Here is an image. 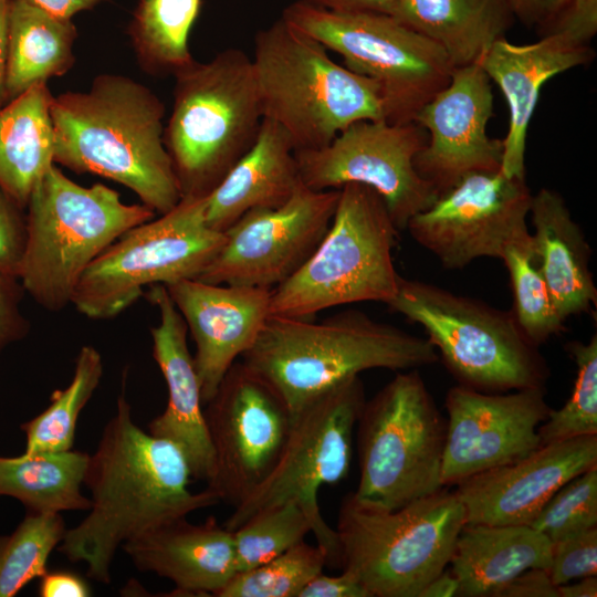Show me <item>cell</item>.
I'll return each instance as SVG.
<instances>
[{
	"label": "cell",
	"instance_id": "obj_1",
	"mask_svg": "<svg viewBox=\"0 0 597 597\" xmlns=\"http://www.w3.org/2000/svg\"><path fill=\"white\" fill-rule=\"evenodd\" d=\"M190 478L180 449L142 430L121 394L88 458L83 481L91 493L88 514L65 531L59 551L85 563L88 577L109 584L115 553L125 542L220 502L207 488L191 492Z\"/></svg>",
	"mask_w": 597,
	"mask_h": 597
},
{
	"label": "cell",
	"instance_id": "obj_2",
	"mask_svg": "<svg viewBox=\"0 0 597 597\" xmlns=\"http://www.w3.org/2000/svg\"><path fill=\"white\" fill-rule=\"evenodd\" d=\"M54 163L77 174L112 179L155 213L182 198L164 142L165 105L146 85L100 74L84 92L52 96Z\"/></svg>",
	"mask_w": 597,
	"mask_h": 597
},
{
	"label": "cell",
	"instance_id": "obj_3",
	"mask_svg": "<svg viewBox=\"0 0 597 597\" xmlns=\"http://www.w3.org/2000/svg\"><path fill=\"white\" fill-rule=\"evenodd\" d=\"M241 359L281 395L293 415L365 370L418 369L439 356L427 338L348 310L320 323L270 315Z\"/></svg>",
	"mask_w": 597,
	"mask_h": 597
},
{
	"label": "cell",
	"instance_id": "obj_4",
	"mask_svg": "<svg viewBox=\"0 0 597 597\" xmlns=\"http://www.w3.org/2000/svg\"><path fill=\"white\" fill-rule=\"evenodd\" d=\"M263 118L295 151L317 149L360 121H388L380 86L336 63L328 50L282 17L254 38L251 57Z\"/></svg>",
	"mask_w": 597,
	"mask_h": 597
},
{
	"label": "cell",
	"instance_id": "obj_5",
	"mask_svg": "<svg viewBox=\"0 0 597 597\" xmlns=\"http://www.w3.org/2000/svg\"><path fill=\"white\" fill-rule=\"evenodd\" d=\"M174 76L165 146L182 197H207L252 146L263 121L252 61L229 48Z\"/></svg>",
	"mask_w": 597,
	"mask_h": 597
},
{
	"label": "cell",
	"instance_id": "obj_6",
	"mask_svg": "<svg viewBox=\"0 0 597 597\" xmlns=\"http://www.w3.org/2000/svg\"><path fill=\"white\" fill-rule=\"evenodd\" d=\"M28 241L20 273L25 292L48 311L71 304L83 272L129 229L154 218L103 185L84 187L53 164L27 203Z\"/></svg>",
	"mask_w": 597,
	"mask_h": 597
},
{
	"label": "cell",
	"instance_id": "obj_7",
	"mask_svg": "<svg viewBox=\"0 0 597 597\" xmlns=\"http://www.w3.org/2000/svg\"><path fill=\"white\" fill-rule=\"evenodd\" d=\"M465 524L464 506L448 486L392 511L342 501L337 536L341 568L370 597H419L449 565Z\"/></svg>",
	"mask_w": 597,
	"mask_h": 597
},
{
	"label": "cell",
	"instance_id": "obj_8",
	"mask_svg": "<svg viewBox=\"0 0 597 597\" xmlns=\"http://www.w3.org/2000/svg\"><path fill=\"white\" fill-rule=\"evenodd\" d=\"M333 220L305 263L271 292L270 315L308 318L324 310L358 302L387 304L399 274L392 249L400 232L371 188H339Z\"/></svg>",
	"mask_w": 597,
	"mask_h": 597
},
{
	"label": "cell",
	"instance_id": "obj_9",
	"mask_svg": "<svg viewBox=\"0 0 597 597\" xmlns=\"http://www.w3.org/2000/svg\"><path fill=\"white\" fill-rule=\"evenodd\" d=\"M387 305L425 329L460 385L484 392L544 388L548 367L511 311L402 276Z\"/></svg>",
	"mask_w": 597,
	"mask_h": 597
},
{
	"label": "cell",
	"instance_id": "obj_10",
	"mask_svg": "<svg viewBox=\"0 0 597 597\" xmlns=\"http://www.w3.org/2000/svg\"><path fill=\"white\" fill-rule=\"evenodd\" d=\"M360 504L392 511L441 488L447 420L417 369L398 371L357 421Z\"/></svg>",
	"mask_w": 597,
	"mask_h": 597
},
{
	"label": "cell",
	"instance_id": "obj_11",
	"mask_svg": "<svg viewBox=\"0 0 597 597\" xmlns=\"http://www.w3.org/2000/svg\"><path fill=\"white\" fill-rule=\"evenodd\" d=\"M366 402L359 376L320 394L292 415L281 454L268 476L238 505L223 525L234 531L256 512L294 500L312 523L316 544L329 555V566L341 567L336 530L322 517L317 493L336 484L349 471L353 437Z\"/></svg>",
	"mask_w": 597,
	"mask_h": 597
},
{
	"label": "cell",
	"instance_id": "obj_12",
	"mask_svg": "<svg viewBox=\"0 0 597 597\" xmlns=\"http://www.w3.org/2000/svg\"><path fill=\"white\" fill-rule=\"evenodd\" d=\"M281 17L339 54L347 69L374 80L390 123L413 122L454 69L437 43L391 14L332 11L298 0Z\"/></svg>",
	"mask_w": 597,
	"mask_h": 597
},
{
	"label": "cell",
	"instance_id": "obj_13",
	"mask_svg": "<svg viewBox=\"0 0 597 597\" xmlns=\"http://www.w3.org/2000/svg\"><path fill=\"white\" fill-rule=\"evenodd\" d=\"M207 197L185 196L168 212L108 245L83 272L71 304L94 320L112 318L154 284L198 279L226 237L206 222Z\"/></svg>",
	"mask_w": 597,
	"mask_h": 597
},
{
	"label": "cell",
	"instance_id": "obj_14",
	"mask_svg": "<svg viewBox=\"0 0 597 597\" xmlns=\"http://www.w3.org/2000/svg\"><path fill=\"white\" fill-rule=\"evenodd\" d=\"M426 142V130L416 122L360 121L326 146L295 151V158L301 180L310 189H339L349 182L374 189L402 231L439 197L415 167Z\"/></svg>",
	"mask_w": 597,
	"mask_h": 597
},
{
	"label": "cell",
	"instance_id": "obj_15",
	"mask_svg": "<svg viewBox=\"0 0 597 597\" xmlns=\"http://www.w3.org/2000/svg\"><path fill=\"white\" fill-rule=\"evenodd\" d=\"M532 196L525 178H507L500 170L471 172L415 214L406 229L447 269L480 258L501 260L512 247L534 252L527 226Z\"/></svg>",
	"mask_w": 597,
	"mask_h": 597
},
{
	"label": "cell",
	"instance_id": "obj_16",
	"mask_svg": "<svg viewBox=\"0 0 597 597\" xmlns=\"http://www.w3.org/2000/svg\"><path fill=\"white\" fill-rule=\"evenodd\" d=\"M203 412L213 451L206 488L235 506L275 465L292 413L281 395L242 362L230 367Z\"/></svg>",
	"mask_w": 597,
	"mask_h": 597
},
{
	"label": "cell",
	"instance_id": "obj_17",
	"mask_svg": "<svg viewBox=\"0 0 597 597\" xmlns=\"http://www.w3.org/2000/svg\"><path fill=\"white\" fill-rule=\"evenodd\" d=\"M339 192L302 185L277 208L248 211L223 232L221 250L197 280L273 290L313 254L333 220Z\"/></svg>",
	"mask_w": 597,
	"mask_h": 597
},
{
	"label": "cell",
	"instance_id": "obj_18",
	"mask_svg": "<svg viewBox=\"0 0 597 597\" xmlns=\"http://www.w3.org/2000/svg\"><path fill=\"white\" fill-rule=\"evenodd\" d=\"M596 33L597 0H572L536 42L514 44L504 38L479 60L510 111L500 168L505 177L525 178L527 130L541 90L552 77L594 60Z\"/></svg>",
	"mask_w": 597,
	"mask_h": 597
},
{
	"label": "cell",
	"instance_id": "obj_19",
	"mask_svg": "<svg viewBox=\"0 0 597 597\" xmlns=\"http://www.w3.org/2000/svg\"><path fill=\"white\" fill-rule=\"evenodd\" d=\"M446 410L441 482L449 488L540 448L537 429L551 408L544 388L501 394L458 385L447 394Z\"/></svg>",
	"mask_w": 597,
	"mask_h": 597
},
{
	"label": "cell",
	"instance_id": "obj_20",
	"mask_svg": "<svg viewBox=\"0 0 597 597\" xmlns=\"http://www.w3.org/2000/svg\"><path fill=\"white\" fill-rule=\"evenodd\" d=\"M491 83L479 62L454 67L449 83L415 115L427 134L415 167L439 195L468 174L501 168L502 139L486 133L493 116Z\"/></svg>",
	"mask_w": 597,
	"mask_h": 597
},
{
	"label": "cell",
	"instance_id": "obj_21",
	"mask_svg": "<svg viewBox=\"0 0 597 597\" xmlns=\"http://www.w3.org/2000/svg\"><path fill=\"white\" fill-rule=\"evenodd\" d=\"M597 465V434L542 444L509 464L475 474L454 490L465 523L530 524L567 481Z\"/></svg>",
	"mask_w": 597,
	"mask_h": 597
},
{
	"label": "cell",
	"instance_id": "obj_22",
	"mask_svg": "<svg viewBox=\"0 0 597 597\" xmlns=\"http://www.w3.org/2000/svg\"><path fill=\"white\" fill-rule=\"evenodd\" d=\"M195 341L202 402L212 399L230 367L255 342L270 316V289L197 279L165 285Z\"/></svg>",
	"mask_w": 597,
	"mask_h": 597
},
{
	"label": "cell",
	"instance_id": "obj_23",
	"mask_svg": "<svg viewBox=\"0 0 597 597\" xmlns=\"http://www.w3.org/2000/svg\"><path fill=\"white\" fill-rule=\"evenodd\" d=\"M159 311L150 329L153 356L167 385L163 413L148 425L154 437L176 444L185 455L191 478L208 483L213 474V451L202 409L201 386L187 344V325L163 284L144 294Z\"/></svg>",
	"mask_w": 597,
	"mask_h": 597
},
{
	"label": "cell",
	"instance_id": "obj_24",
	"mask_svg": "<svg viewBox=\"0 0 597 597\" xmlns=\"http://www.w3.org/2000/svg\"><path fill=\"white\" fill-rule=\"evenodd\" d=\"M136 568L170 579L180 596H218L237 574L233 532L213 516L181 517L122 545Z\"/></svg>",
	"mask_w": 597,
	"mask_h": 597
},
{
	"label": "cell",
	"instance_id": "obj_25",
	"mask_svg": "<svg viewBox=\"0 0 597 597\" xmlns=\"http://www.w3.org/2000/svg\"><path fill=\"white\" fill-rule=\"evenodd\" d=\"M302 185L289 135L263 118L252 146L207 196L206 222L224 232L250 210L282 206Z\"/></svg>",
	"mask_w": 597,
	"mask_h": 597
},
{
	"label": "cell",
	"instance_id": "obj_26",
	"mask_svg": "<svg viewBox=\"0 0 597 597\" xmlns=\"http://www.w3.org/2000/svg\"><path fill=\"white\" fill-rule=\"evenodd\" d=\"M534 261L565 321L588 312L597 302V289L589 270L590 249L564 198L542 188L532 196L530 214Z\"/></svg>",
	"mask_w": 597,
	"mask_h": 597
},
{
	"label": "cell",
	"instance_id": "obj_27",
	"mask_svg": "<svg viewBox=\"0 0 597 597\" xmlns=\"http://www.w3.org/2000/svg\"><path fill=\"white\" fill-rule=\"evenodd\" d=\"M553 543L527 524H472L462 527L450 559L460 597H494L514 577L548 569Z\"/></svg>",
	"mask_w": 597,
	"mask_h": 597
},
{
	"label": "cell",
	"instance_id": "obj_28",
	"mask_svg": "<svg viewBox=\"0 0 597 597\" xmlns=\"http://www.w3.org/2000/svg\"><path fill=\"white\" fill-rule=\"evenodd\" d=\"M391 15L437 43L453 67L479 62L516 20L509 0H395Z\"/></svg>",
	"mask_w": 597,
	"mask_h": 597
},
{
	"label": "cell",
	"instance_id": "obj_29",
	"mask_svg": "<svg viewBox=\"0 0 597 597\" xmlns=\"http://www.w3.org/2000/svg\"><path fill=\"white\" fill-rule=\"evenodd\" d=\"M52 96L46 84H39L0 108V187L24 209L55 164Z\"/></svg>",
	"mask_w": 597,
	"mask_h": 597
},
{
	"label": "cell",
	"instance_id": "obj_30",
	"mask_svg": "<svg viewBox=\"0 0 597 597\" xmlns=\"http://www.w3.org/2000/svg\"><path fill=\"white\" fill-rule=\"evenodd\" d=\"M76 36L71 19L56 17L24 0H10L8 100L69 72L75 63Z\"/></svg>",
	"mask_w": 597,
	"mask_h": 597
},
{
	"label": "cell",
	"instance_id": "obj_31",
	"mask_svg": "<svg viewBox=\"0 0 597 597\" xmlns=\"http://www.w3.org/2000/svg\"><path fill=\"white\" fill-rule=\"evenodd\" d=\"M90 454L77 450L0 457V496L20 501L29 512L88 511L81 492Z\"/></svg>",
	"mask_w": 597,
	"mask_h": 597
},
{
	"label": "cell",
	"instance_id": "obj_32",
	"mask_svg": "<svg viewBox=\"0 0 597 597\" xmlns=\"http://www.w3.org/2000/svg\"><path fill=\"white\" fill-rule=\"evenodd\" d=\"M202 0H137L128 35L140 67L175 75L195 61L189 36Z\"/></svg>",
	"mask_w": 597,
	"mask_h": 597
},
{
	"label": "cell",
	"instance_id": "obj_33",
	"mask_svg": "<svg viewBox=\"0 0 597 597\" xmlns=\"http://www.w3.org/2000/svg\"><path fill=\"white\" fill-rule=\"evenodd\" d=\"M103 376L100 352L83 346L75 359L71 383L55 390L50 405L20 428L25 433L23 454L67 451L73 448L77 419Z\"/></svg>",
	"mask_w": 597,
	"mask_h": 597
},
{
	"label": "cell",
	"instance_id": "obj_34",
	"mask_svg": "<svg viewBox=\"0 0 597 597\" xmlns=\"http://www.w3.org/2000/svg\"><path fill=\"white\" fill-rule=\"evenodd\" d=\"M65 526L60 513L29 512L9 535L0 536V597H13L46 572Z\"/></svg>",
	"mask_w": 597,
	"mask_h": 597
},
{
	"label": "cell",
	"instance_id": "obj_35",
	"mask_svg": "<svg viewBox=\"0 0 597 597\" xmlns=\"http://www.w3.org/2000/svg\"><path fill=\"white\" fill-rule=\"evenodd\" d=\"M328 565L324 547L303 541L263 564L237 573L217 597H297Z\"/></svg>",
	"mask_w": 597,
	"mask_h": 597
},
{
	"label": "cell",
	"instance_id": "obj_36",
	"mask_svg": "<svg viewBox=\"0 0 597 597\" xmlns=\"http://www.w3.org/2000/svg\"><path fill=\"white\" fill-rule=\"evenodd\" d=\"M233 532L237 573L251 569L304 541L312 523L294 501L263 509Z\"/></svg>",
	"mask_w": 597,
	"mask_h": 597
},
{
	"label": "cell",
	"instance_id": "obj_37",
	"mask_svg": "<svg viewBox=\"0 0 597 597\" xmlns=\"http://www.w3.org/2000/svg\"><path fill=\"white\" fill-rule=\"evenodd\" d=\"M510 275L512 313L525 337L535 346L565 329L532 250L509 248L501 259Z\"/></svg>",
	"mask_w": 597,
	"mask_h": 597
},
{
	"label": "cell",
	"instance_id": "obj_38",
	"mask_svg": "<svg viewBox=\"0 0 597 597\" xmlns=\"http://www.w3.org/2000/svg\"><path fill=\"white\" fill-rule=\"evenodd\" d=\"M565 348L576 364V379L565 405L551 409L538 427L541 446L597 434V335L587 343L572 341Z\"/></svg>",
	"mask_w": 597,
	"mask_h": 597
},
{
	"label": "cell",
	"instance_id": "obj_39",
	"mask_svg": "<svg viewBox=\"0 0 597 597\" xmlns=\"http://www.w3.org/2000/svg\"><path fill=\"white\" fill-rule=\"evenodd\" d=\"M552 543L597 526V465L563 484L528 524Z\"/></svg>",
	"mask_w": 597,
	"mask_h": 597
},
{
	"label": "cell",
	"instance_id": "obj_40",
	"mask_svg": "<svg viewBox=\"0 0 597 597\" xmlns=\"http://www.w3.org/2000/svg\"><path fill=\"white\" fill-rule=\"evenodd\" d=\"M552 582L563 585L597 575V527L568 535L553 543L548 567Z\"/></svg>",
	"mask_w": 597,
	"mask_h": 597
},
{
	"label": "cell",
	"instance_id": "obj_41",
	"mask_svg": "<svg viewBox=\"0 0 597 597\" xmlns=\"http://www.w3.org/2000/svg\"><path fill=\"white\" fill-rule=\"evenodd\" d=\"M28 241L27 214L0 187V272L19 279ZM20 280V279H19Z\"/></svg>",
	"mask_w": 597,
	"mask_h": 597
},
{
	"label": "cell",
	"instance_id": "obj_42",
	"mask_svg": "<svg viewBox=\"0 0 597 597\" xmlns=\"http://www.w3.org/2000/svg\"><path fill=\"white\" fill-rule=\"evenodd\" d=\"M23 292L18 277L0 272V353L29 333L30 324L20 310Z\"/></svg>",
	"mask_w": 597,
	"mask_h": 597
},
{
	"label": "cell",
	"instance_id": "obj_43",
	"mask_svg": "<svg viewBox=\"0 0 597 597\" xmlns=\"http://www.w3.org/2000/svg\"><path fill=\"white\" fill-rule=\"evenodd\" d=\"M297 597H370L362 584L348 572L336 576L324 573L312 578Z\"/></svg>",
	"mask_w": 597,
	"mask_h": 597
},
{
	"label": "cell",
	"instance_id": "obj_44",
	"mask_svg": "<svg viewBox=\"0 0 597 597\" xmlns=\"http://www.w3.org/2000/svg\"><path fill=\"white\" fill-rule=\"evenodd\" d=\"M494 597H559V595L548 569L532 568L501 587Z\"/></svg>",
	"mask_w": 597,
	"mask_h": 597
},
{
	"label": "cell",
	"instance_id": "obj_45",
	"mask_svg": "<svg viewBox=\"0 0 597 597\" xmlns=\"http://www.w3.org/2000/svg\"><path fill=\"white\" fill-rule=\"evenodd\" d=\"M515 19L538 34L547 29L572 0H509Z\"/></svg>",
	"mask_w": 597,
	"mask_h": 597
},
{
	"label": "cell",
	"instance_id": "obj_46",
	"mask_svg": "<svg viewBox=\"0 0 597 597\" xmlns=\"http://www.w3.org/2000/svg\"><path fill=\"white\" fill-rule=\"evenodd\" d=\"M92 595L88 584L71 572H45L40 577L41 597H87Z\"/></svg>",
	"mask_w": 597,
	"mask_h": 597
},
{
	"label": "cell",
	"instance_id": "obj_47",
	"mask_svg": "<svg viewBox=\"0 0 597 597\" xmlns=\"http://www.w3.org/2000/svg\"><path fill=\"white\" fill-rule=\"evenodd\" d=\"M313 6L341 12L371 11L391 14L395 0H303Z\"/></svg>",
	"mask_w": 597,
	"mask_h": 597
},
{
	"label": "cell",
	"instance_id": "obj_48",
	"mask_svg": "<svg viewBox=\"0 0 597 597\" xmlns=\"http://www.w3.org/2000/svg\"><path fill=\"white\" fill-rule=\"evenodd\" d=\"M56 17L71 19L86 10L95 8L104 0H24Z\"/></svg>",
	"mask_w": 597,
	"mask_h": 597
},
{
	"label": "cell",
	"instance_id": "obj_49",
	"mask_svg": "<svg viewBox=\"0 0 597 597\" xmlns=\"http://www.w3.org/2000/svg\"><path fill=\"white\" fill-rule=\"evenodd\" d=\"M9 9L10 0H0V108L9 102L7 94Z\"/></svg>",
	"mask_w": 597,
	"mask_h": 597
},
{
	"label": "cell",
	"instance_id": "obj_50",
	"mask_svg": "<svg viewBox=\"0 0 597 597\" xmlns=\"http://www.w3.org/2000/svg\"><path fill=\"white\" fill-rule=\"evenodd\" d=\"M458 594V580L450 570L433 577L420 591L419 597H453Z\"/></svg>",
	"mask_w": 597,
	"mask_h": 597
},
{
	"label": "cell",
	"instance_id": "obj_51",
	"mask_svg": "<svg viewBox=\"0 0 597 597\" xmlns=\"http://www.w3.org/2000/svg\"><path fill=\"white\" fill-rule=\"evenodd\" d=\"M559 597H596L597 578L588 576L579 578L577 583H566L557 586Z\"/></svg>",
	"mask_w": 597,
	"mask_h": 597
}]
</instances>
